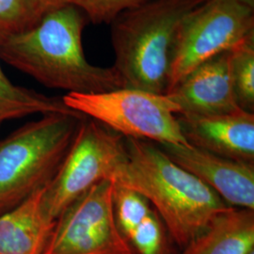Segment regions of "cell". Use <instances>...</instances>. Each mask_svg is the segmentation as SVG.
<instances>
[{
    "label": "cell",
    "mask_w": 254,
    "mask_h": 254,
    "mask_svg": "<svg viewBox=\"0 0 254 254\" xmlns=\"http://www.w3.org/2000/svg\"><path fill=\"white\" fill-rule=\"evenodd\" d=\"M113 201L119 228L128 240L132 232L153 208L142 195L117 184H115Z\"/></svg>",
    "instance_id": "17"
},
{
    "label": "cell",
    "mask_w": 254,
    "mask_h": 254,
    "mask_svg": "<svg viewBox=\"0 0 254 254\" xmlns=\"http://www.w3.org/2000/svg\"><path fill=\"white\" fill-rule=\"evenodd\" d=\"M115 184H95L57 218L44 254H137L119 228Z\"/></svg>",
    "instance_id": "8"
},
{
    "label": "cell",
    "mask_w": 254,
    "mask_h": 254,
    "mask_svg": "<svg viewBox=\"0 0 254 254\" xmlns=\"http://www.w3.org/2000/svg\"><path fill=\"white\" fill-rule=\"evenodd\" d=\"M46 12L39 0H0V37L35 26Z\"/></svg>",
    "instance_id": "16"
},
{
    "label": "cell",
    "mask_w": 254,
    "mask_h": 254,
    "mask_svg": "<svg viewBox=\"0 0 254 254\" xmlns=\"http://www.w3.org/2000/svg\"><path fill=\"white\" fill-rule=\"evenodd\" d=\"M254 251V211L232 208L218 214L183 254H250Z\"/></svg>",
    "instance_id": "13"
},
{
    "label": "cell",
    "mask_w": 254,
    "mask_h": 254,
    "mask_svg": "<svg viewBox=\"0 0 254 254\" xmlns=\"http://www.w3.org/2000/svg\"><path fill=\"white\" fill-rule=\"evenodd\" d=\"M50 113L79 114L67 108L63 98L15 85L0 67V127L10 120Z\"/></svg>",
    "instance_id": "14"
},
{
    "label": "cell",
    "mask_w": 254,
    "mask_h": 254,
    "mask_svg": "<svg viewBox=\"0 0 254 254\" xmlns=\"http://www.w3.org/2000/svg\"><path fill=\"white\" fill-rule=\"evenodd\" d=\"M87 16L73 4L48 10L35 26L0 37V59L44 86L96 93L124 88L113 67L90 64L82 47Z\"/></svg>",
    "instance_id": "1"
},
{
    "label": "cell",
    "mask_w": 254,
    "mask_h": 254,
    "mask_svg": "<svg viewBox=\"0 0 254 254\" xmlns=\"http://www.w3.org/2000/svg\"><path fill=\"white\" fill-rule=\"evenodd\" d=\"M254 254V252H252V253H251V254Z\"/></svg>",
    "instance_id": "22"
},
{
    "label": "cell",
    "mask_w": 254,
    "mask_h": 254,
    "mask_svg": "<svg viewBox=\"0 0 254 254\" xmlns=\"http://www.w3.org/2000/svg\"><path fill=\"white\" fill-rule=\"evenodd\" d=\"M127 158L113 181L142 195L177 245L186 248L218 214L232 208L154 142L126 138Z\"/></svg>",
    "instance_id": "2"
},
{
    "label": "cell",
    "mask_w": 254,
    "mask_h": 254,
    "mask_svg": "<svg viewBox=\"0 0 254 254\" xmlns=\"http://www.w3.org/2000/svg\"><path fill=\"white\" fill-rule=\"evenodd\" d=\"M162 221L153 209L132 232L128 241L137 254H162L164 233Z\"/></svg>",
    "instance_id": "18"
},
{
    "label": "cell",
    "mask_w": 254,
    "mask_h": 254,
    "mask_svg": "<svg viewBox=\"0 0 254 254\" xmlns=\"http://www.w3.org/2000/svg\"><path fill=\"white\" fill-rule=\"evenodd\" d=\"M253 33L254 7L242 0H205L180 27L167 93L200 64Z\"/></svg>",
    "instance_id": "7"
},
{
    "label": "cell",
    "mask_w": 254,
    "mask_h": 254,
    "mask_svg": "<svg viewBox=\"0 0 254 254\" xmlns=\"http://www.w3.org/2000/svg\"><path fill=\"white\" fill-rule=\"evenodd\" d=\"M157 146L231 207L254 211V164L229 159L192 145Z\"/></svg>",
    "instance_id": "9"
},
{
    "label": "cell",
    "mask_w": 254,
    "mask_h": 254,
    "mask_svg": "<svg viewBox=\"0 0 254 254\" xmlns=\"http://www.w3.org/2000/svg\"><path fill=\"white\" fill-rule=\"evenodd\" d=\"M190 145L240 162H254V114L239 110L221 115L177 114Z\"/></svg>",
    "instance_id": "10"
},
{
    "label": "cell",
    "mask_w": 254,
    "mask_h": 254,
    "mask_svg": "<svg viewBox=\"0 0 254 254\" xmlns=\"http://www.w3.org/2000/svg\"><path fill=\"white\" fill-rule=\"evenodd\" d=\"M230 57L231 50L213 57L166 94L178 106L179 114L221 115L242 110L233 89Z\"/></svg>",
    "instance_id": "11"
},
{
    "label": "cell",
    "mask_w": 254,
    "mask_h": 254,
    "mask_svg": "<svg viewBox=\"0 0 254 254\" xmlns=\"http://www.w3.org/2000/svg\"><path fill=\"white\" fill-rule=\"evenodd\" d=\"M84 117L68 113L42 115L0 139V215L52 180Z\"/></svg>",
    "instance_id": "4"
},
{
    "label": "cell",
    "mask_w": 254,
    "mask_h": 254,
    "mask_svg": "<svg viewBox=\"0 0 254 254\" xmlns=\"http://www.w3.org/2000/svg\"><path fill=\"white\" fill-rule=\"evenodd\" d=\"M39 1L46 8L47 11L63 7L64 5L72 4V0H39Z\"/></svg>",
    "instance_id": "20"
},
{
    "label": "cell",
    "mask_w": 254,
    "mask_h": 254,
    "mask_svg": "<svg viewBox=\"0 0 254 254\" xmlns=\"http://www.w3.org/2000/svg\"><path fill=\"white\" fill-rule=\"evenodd\" d=\"M230 70L238 107L254 113V33L231 49Z\"/></svg>",
    "instance_id": "15"
},
{
    "label": "cell",
    "mask_w": 254,
    "mask_h": 254,
    "mask_svg": "<svg viewBox=\"0 0 254 254\" xmlns=\"http://www.w3.org/2000/svg\"><path fill=\"white\" fill-rule=\"evenodd\" d=\"M243 2H245L247 4H249L250 6H252V7H254V0H242Z\"/></svg>",
    "instance_id": "21"
},
{
    "label": "cell",
    "mask_w": 254,
    "mask_h": 254,
    "mask_svg": "<svg viewBox=\"0 0 254 254\" xmlns=\"http://www.w3.org/2000/svg\"><path fill=\"white\" fill-rule=\"evenodd\" d=\"M45 188L0 215V254H44L56 223L43 208Z\"/></svg>",
    "instance_id": "12"
},
{
    "label": "cell",
    "mask_w": 254,
    "mask_h": 254,
    "mask_svg": "<svg viewBox=\"0 0 254 254\" xmlns=\"http://www.w3.org/2000/svg\"><path fill=\"white\" fill-rule=\"evenodd\" d=\"M205 0H147L112 20L113 68L124 88L166 94L183 22Z\"/></svg>",
    "instance_id": "3"
},
{
    "label": "cell",
    "mask_w": 254,
    "mask_h": 254,
    "mask_svg": "<svg viewBox=\"0 0 254 254\" xmlns=\"http://www.w3.org/2000/svg\"><path fill=\"white\" fill-rule=\"evenodd\" d=\"M147 0H72L94 24L111 23L120 13L135 8Z\"/></svg>",
    "instance_id": "19"
},
{
    "label": "cell",
    "mask_w": 254,
    "mask_h": 254,
    "mask_svg": "<svg viewBox=\"0 0 254 254\" xmlns=\"http://www.w3.org/2000/svg\"><path fill=\"white\" fill-rule=\"evenodd\" d=\"M62 98L67 108L99 122L125 138L157 145H190L177 119L180 109L166 94L122 88L96 93L68 92Z\"/></svg>",
    "instance_id": "5"
},
{
    "label": "cell",
    "mask_w": 254,
    "mask_h": 254,
    "mask_svg": "<svg viewBox=\"0 0 254 254\" xmlns=\"http://www.w3.org/2000/svg\"><path fill=\"white\" fill-rule=\"evenodd\" d=\"M127 158L126 138L85 116L63 163L45 188L43 208L46 216L56 221L95 184L113 180Z\"/></svg>",
    "instance_id": "6"
}]
</instances>
